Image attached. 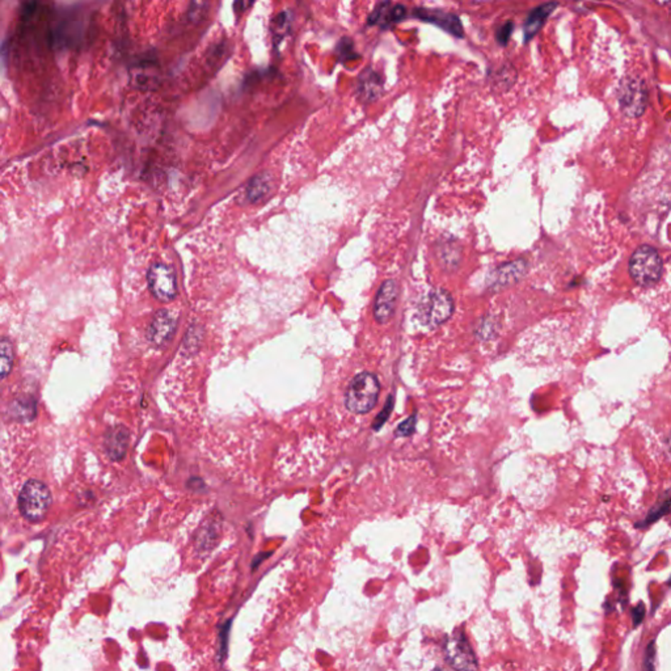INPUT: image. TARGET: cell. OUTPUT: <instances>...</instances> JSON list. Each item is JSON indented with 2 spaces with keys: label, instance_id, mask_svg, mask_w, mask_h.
Instances as JSON below:
<instances>
[{
  "label": "cell",
  "instance_id": "7",
  "mask_svg": "<svg viewBox=\"0 0 671 671\" xmlns=\"http://www.w3.org/2000/svg\"><path fill=\"white\" fill-rule=\"evenodd\" d=\"M176 316L173 315L168 309H160L155 314L153 322L148 327L147 331V339L148 341L158 347L162 348L170 342V339L175 334L176 329Z\"/></svg>",
  "mask_w": 671,
  "mask_h": 671
},
{
  "label": "cell",
  "instance_id": "1",
  "mask_svg": "<svg viewBox=\"0 0 671 671\" xmlns=\"http://www.w3.org/2000/svg\"><path fill=\"white\" fill-rule=\"evenodd\" d=\"M380 384L378 378L372 372H361L356 375L347 389L345 404L350 412L364 414L370 412L379 397Z\"/></svg>",
  "mask_w": 671,
  "mask_h": 671
},
{
  "label": "cell",
  "instance_id": "12",
  "mask_svg": "<svg viewBox=\"0 0 671 671\" xmlns=\"http://www.w3.org/2000/svg\"><path fill=\"white\" fill-rule=\"evenodd\" d=\"M106 451L112 461H121L129 445V430L123 425H116L106 431Z\"/></svg>",
  "mask_w": 671,
  "mask_h": 671
},
{
  "label": "cell",
  "instance_id": "19",
  "mask_svg": "<svg viewBox=\"0 0 671 671\" xmlns=\"http://www.w3.org/2000/svg\"><path fill=\"white\" fill-rule=\"evenodd\" d=\"M416 420H417V417L412 416V417H409L408 420L401 422V424L399 425V428L396 429L397 437H408V436H411L413 431H414V428H416Z\"/></svg>",
  "mask_w": 671,
  "mask_h": 671
},
{
  "label": "cell",
  "instance_id": "9",
  "mask_svg": "<svg viewBox=\"0 0 671 671\" xmlns=\"http://www.w3.org/2000/svg\"><path fill=\"white\" fill-rule=\"evenodd\" d=\"M397 294H399V290H397L396 282L394 280H387L381 283L379 292L375 298V304H374V316L378 323H389V319L395 312Z\"/></svg>",
  "mask_w": 671,
  "mask_h": 671
},
{
  "label": "cell",
  "instance_id": "13",
  "mask_svg": "<svg viewBox=\"0 0 671 671\" xmlns=\"http://www.w3.org/2000/svg\"><path fill=\"white\" fill-rule=\"evenodd\" d=\"M558 3H545L539 7L533 9L531 14L526 19L525 25H523V39L525 42H528L534 37L536 33L542 29L545 20L550 16V14L558 9Z\"/></svg>",
  "mask_w": 671,
  "mask_h": 671
},
{
  "label": "cell",
  "instance_id": "5",
  "mask_svg": "<svg viewBox=\"0 0 671 671\" xmlns=\"http://www.w3.org/2000/svg\"><path fill=\"white\" fill-rule=\"evenodd\" d=\"M618 101L625 116L632 118L642 116L647 106V89L645 83L633 76L624 78L618 89Z\"/></svg>",
  "mask_w": 671,
  "mask_h": 671
},
{
  "label": "cell",
  "instance_id": "15",
  "mask_svg": "<svg viewBox=\"0 0 671 671\" xmlns=\"http://www.w3.org/2000/svg\"><path fill=\"white\" fill-rule=\"evenodd\" d=\"M14 364V349L7 339H0V380L9 375Z\"/></svg>",
  "mask_w": 671,
  "mask_h": 671
},
{
  "label": "cell",
  "instance_id": "3",
  "mask_svg": "<svg viewBox=\"0 0 671 671\" xmlns=\"http://www.w3.org/2000/svg\"><path fill=\"white\" fill-rule=\"evenodd\" d=\"M454 312V300L445 289H433L420 300L419 319L428 328H436L449 320Z\"/></svg>",
  "mask_w": 671,
  "mask_h": 671
},
{
  "label": "cell",
  "instance_id": "20",
  "mask_svg": "<svg viewBox=\"0 0 671 671\" xmlns=\"http://www.w3.org/2000/svg\"><path fill=\"white\" fill-rule=\"evenodd\" d=\"M513 28H514V24L511 21H508L505 24L502 25L501 28L498 29L497 32V40L501 43V45H506L508 41H509L510 36H511V32H513Z\"/></svg>",
  "mask_w": 671,
  "mask_h": 671
},
{
  "label": "cell",
  "instance_id": "2",
  "mask_svg": "<svg viewBox=\"0 0 671 671\" xmlns=\"http://www.w3.org/2000/svg\"><path fill=\"white\" fill-rule=\"evenodd\" d=\"M662 270V259L650 245H641L630 259V275L642 287L655 286L661 280Z\"/></svg>",
  "mask_w": 671,
  "mask_h": 671
},
{
  "label": "cell",
  "instance_id": "11",
  "mask_svg": "<svg viewBox=\"0 0 671 671\" xmlns=\"http://www.w3.org/2000/svg\"><path fill=\"white\" fill-rule=\"evenodd\" d=\"M526 269H527V264L523 260H518V261L501 265L492 272V275L489 277V281H488L489 287L502 289V287H506L509 285L517 282L526 275Z\"/></svg>",
  "mask_w": 671,
  "mask_h": 671
},
{
  "label": "cell",
  "instance_id": "8",
  "mask_svg": "<svg viewBox=\"0 0 671 671\" xmlns=\"http://www.w3.org/2000/svg\"><path fill=\"white\" fill-rule=\"evenodd\" d=\"M446 655L455 670H477L476 657L469 647L467 640L463 639L461 636L449 640L446 645Z\"/></svg>",
  "mask_w": 671,
  "mask_h": 671
},
{
  "label": "cell",
  "instance_id": "10",
  "mask_svg": "<svg viewBox=\"0 0 671 671\" xmlns=\"http://www.w3.org/2000/svg\"><path fill=\"white\" fill-rule=\"evenodd\" d=\"M413 15L426 23L437 25L455 37H463V25L461 19L444 9H416Z\"/></svg>",
  "mask_w": 671,
  "mask_h": 671
},
{
  "label": "cell",
  "instance_id": "14",
  "mask_svg": "<svg viewBox=\"0 0 671 671\" xmlns=\"http://www.w3.org/2000/svg\"><path fill=\"white\" fill-rule=\"evenodd\" d=\"M383 92V79L374 70H366L358 81V95L364 103H372L379 98Z\"/></svg>",
  "mask_w": 671,
  "mask_h": 671
},
{
  "label": "cell",
  "instance_id": "6",
  "mask_svg": "<svg viewBox=\"0 0 671 671\" xmlns=\"http://www.w3.org/2000/svg\"><path fill=\"white\" fill-rule=\"evenodd\" d=\"M147 282L156 299L168 303L176 298V275L170 267L160 262L151 265L147 273Z\"/></svg>",
  "mask_w": 671,
  "mask_h": 671
},
{
  "label": "cell",
  "instance_id": "23",
  "mask_svg": "<svg viewBox=\"0 0 671 671\" xmlns=\"http://www.w3.org/2000/svg\"><path fill=\"white\" fill-rule=\"evenodd\" d=\"M434 671H449V670H446V669H436V670Z\"/></svg>",
  "mask_w": 671,
  "mask_h": 671
},
{
  "label": "cell",
  "instance_id": "22",
  "mask_svg": "<svg viewBox=\"0 0 671 671\" xmlns=\"http://www.w3.org/2000/svg\"><path fill=\"white\" fill-rule=\"evenodd\" d=\"M405 15H406V9H405L404 6L401 4H396L394 6L392 9H391V17H392V23H399L404 19Z\"/></svg>",
  "mask_w": 671,
  "mask_h": 671
},
{
  "label": "cell",
  "instance_id": "4",
  "mask_svg": "<svg viewBox=\"0 0 671 671\" xmlns=\"http://www.w3.org/2000/svg\"><path fill=\"white\" fill-rule=\"evenodd\" d=\"M51 503L49 488L39 480L25 483L19 496V509L23 517L32 522H39L46 517Z\"/></svg>",
  "mask_w": 671,
  "mask_h": 671
},
{
  "label": "cell",
  "instance_id": "17",
  "mask_svg": "<svg viewBox=\"0 0 671 671\" xmlns=\"http://www.w3.org/2000/svg\"><path fill=\"white\" fill-rule=\"evenodd\" d=\"M391 9L392 6L391 3H381L377 9H374L372 16L369 17V24H379L380 26H389L392 24V17H391Z\"/></svg>",
  "mask_w": 671,
  "mask_h": 671
},
{
  "label": "cell",
  "instance_id": "16",
  "mask_svg": "<svg viewBox=\"0 0 671 671\" xmlns=\"http://www.w3.org/2000/svg\"><path fill=\"white\" fill-rule=\"evenodd\" d=\"M269 178L267 175H259L256 178H252L250 185L247 188V195L251 200L252 203L259 201L264 195H267L269 190Z\"/></svg>",
  "mask_w": 671,
  "mask_h": 671
},
{
  "label": "cell",
  "instance_id": "21",
  "mask_svg": "<svg viewBox=\"0 0 671 671\" xmlns=\"http://www.w3.org/2000/svg\"><path fill=\"white\" fill-rule=\"evenodd\" d=\"M391 409H392V397H389V400L387 401V405H386V409L380 412L379 416H378V419H377V421L374 422V429H375V430L380 429V426H381V425H383V424L387 421V419H389V412H391Z\"/></svg>",
  "mask_w": 671,
  "mask_h": 671
},
{
  "label": "cell",
  "instance_id": "18",
  "mask_svg": "<svg viewBox=\"0 0 671 671\" xmlns=\"http://www.w3.org/2000/svg\"><path fill=\"white\" fill-rule=\"evenodd\" d=\"M337 54H339L341 61H350V59L358 57V54H356V50H354V43L350 39H342L340 41V43L337 46Z\"/></svg>",
  "mask_w": 671,
  "mask_h": 671
}]
</instances>
